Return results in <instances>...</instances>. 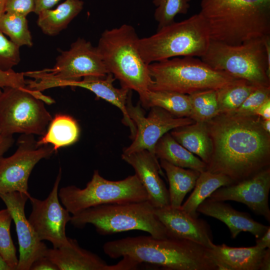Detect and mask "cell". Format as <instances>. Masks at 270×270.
<instances>
[{
	"instance_id": "cell-34",
	"label": "cell",
	"mask_w": 270,
	"mask_h": 270,
	"mask_svg": "<svg viewBox=\"0 0 270 270\" xmlns=\"http://www.w3.org/2000/svg\"><path fill=\"white\" fill-rule=\"evenodd\" d=\"M190 0H154L156 8L154 13L155 20L158 23V29L174 22L178 14H186L190 8Z\"/></svg>"
},
{
	"instance_id": "cell-5",
	"label": "cell",
	"mask_w": 270,
	"mask_h": 270,
	"mask_svg": "<svg viewBox=\"0 0 270 270\" xmlns=\"http://www.w3.org/2000/svg\"><path fill=\"white\" fill-rule=\"evenodd\" d=\"M70 222L78 228L91 224L102 236L140 230L156 238H168L164 226L154 213V208L148 200L91 207L72 215Z\"/></svg>"
},
{
	"instance_id": "cell-3",
	"label": "cell",
	"mask_w": 270,
	"mask_h": 270,
	"mask_svg": "<svg viewBox=\"0 0 270 270\" xmlns=\"http://www.w3.org/2000/svg\"><path fill=\"white\" fill-rule=\"evenodd\" d=\"M139 39L132 26L124 24L104 30L96 48L109 73L120 80L122 87L136 91L140 100L152 80L139 52Z\"/></svg>"
},
{
	"instance_id": "cell-42",
	"label": "cell",
	"mask_w": 270,
	"mask_h": 270,
	"mask_svg": "<svg viewBox=\"0 0 270 270\" xmlns=\"http://www.w3.org/2000/svg\"><path fill=\"white\" fill-rule=\"evenodd\" d=\"M254 114L263 120H270V98L266 100L256 110Z\"/></svg>"
},
{
	"instance_id": "cell-16",
	"label": "cell",
	"mask_w": 270,
	"mask_h": 270,
	"mask_svg": "<svg viewBox=\"0 0 270 270\" xmlns=\"http://www.w3.org/2000/svg\"><path fill=\"white\" fill-rule=\"evenodd\" d=\"M270 168L268 167L248 178L220 187L208 198L214 200H232L242 203L254 213L264 216L270 222Z\"/></svg>"
},
{
	"instance_id": "cell-30",
	"label": "cell",
	"mask_w": 270,
	"mask_h": 270,
	"mask_svg": "<svg viewBox=\"0 0 270 270\" xmlns=\"http://www.w3.org/2000/svg\"><path fill=\"white\" fill-rule=\"evenodd\" d=\"M257 87L246 80L238 78L217 90L219 114L234 112Z\"/></svg>"
},
{
	"instance_id": "cell-35",
	"label": "cell",
	"mask_w": 270,
	"mask_h": 270,
	"mask_svg": "<svg viewBox=\"0 0 270 270\" xmlns=\"http://www.w3.org/2000/svg\"><path fill=\"white\" fill-rule=\"evenodd\" d=\"M20 60V48L6 38L0 30V70H12Z\"/></svg>"
},
{
	"instance_id": "cell-33",
	"label": "cell",
	"mask_w": 270,
	"mask_h": 270,
	"mask_svg": "<svg viewBox=\"0 0 270 270\" xmlns=\"http://www.w3.org/2000/svg\"><path fill=\"white\" fill-rule=\"evenodd\" d=\"M12 220L7 208L0 210V255L12 270H16L18 258L10 234Z\"/></svg>"
},
{
	"instance_id": "cell-21",
	"label": "cell",
	"mask_w": 270,
	"mask_h": 270,
	"mask_svg": "<svg viewBox=\"0 0 270 270\" xmlns=\"http://www.w3.org/2000/svg\"><path fill=\"white\" fill-rule=\"evenodd\" d=\"M61 248H48L45 256L58 270H108L106 262L97 254L80 247L75 239Z\"/></svg>"
},
{
	"instance_id": "cell-36",
	"label": "cell",
	"mask_w": 270,
	"mask_h": 270,
	"mask_svg": "<svg viewBox=\"0 0 270 270\" xmlns=\"http://www.w3.org/2000/svg\"><path fill=\"white\" fill-rule=\"evenodd\" d=\"M269 98L270 86H258L234 112L244 115L254 114L256 110Z\"/></svg>"
},
{
	"instance_id": "cell-26",
	"label": "cell",
	"mask_w": 270,
	"mask_h": 270,
	"mask_svg": "<svg viewBox=\"0 0 270 270\" xmlns=\"http://www.w3.org/2000/svg\"><path fill=\"white\" fill-rule=\"evenodd\" d=\"M160 164L169 183L170 206L180 208L186 194L194 188L200 172L174 166L164 160H160Z\"/></svg>"
},
{
	"instance_id": "cell-23",
	"label": "cell",
	"mask_w": 270,
	"mask_h": 270,
	"mask_svg": "<svg viewBox=\"0 0 270 270\" xmlns=\"http://www.w3.org/2000/svg\"><path fill=\"white\" fill-rule=\"evenodd\" d=\"M180 144L207 164L212 152V143L206 122H197L173 129L170 132Z\"/></svg>"
},
{
	"instance_id": "cell-37",
	"label": "cell",
	"mask_w": 270,
	"mask_h": 270,
	"mask_svg": "<svg viewBox=\"0 0 270 270\" xmlns=\"http://www.w3.org/2000/svg\"><path fill=\"white\" fill-rule=\"evenodd\" d=\"M24 72H18L13 70H0V95L4 88L6 87L26 88V80Z\"/></svg>"
},
{
	"instance_id": "cell-11",
	"label": "cell",
	"mask_w": 270,
	"mask_h": 270,
	"mask_svg": "<svg viewBox=\"0 0 270 270\" xmlns=\"http://www.w3.org/2000/svg\"><path fill=\"white\" fill-rule=\"evenodd\" d=\"M200 13L226 30L244 32L270 22V0H201Z\"/></svg>"
},
{
	"instance_id": "cell-20",
	"label": "cell",
	"mask_w": 270,
	"mask_h": 270,
	"mask_svg": "<svg viewBox=\"0 0 270 270\" xmlns=\"http://www.w3.org/2000/svg\"><path fill=\"white\" fill-rule=\"evenodd\" d=\"M197 212L225 224L232 238H236L242 232H250L258 238L270 227L254 220L248 213L238 211L224 202L208 198L198 206Z\"/></svg>"
},
{
	"instance_id": "cell-31",
	"label": "cell",
	"mask_w": 270,
	"mask_h": 270,
	"mask_svg": "<svg viewBox=\"0 0 270 270\" xmlns=\"http://www.w3.org/2000/svg\"><path fill=\"white\" fill-rule=\"evenodd\" d=\"M0 30L19 48L30 47L33 44L26 16L14 12H4L0 15Z\"/></svg>"
},
{
	"instance_id": "cell-1",
	"label": "cell",
	"mask_w": 270,
	"mask_h": 270,
	"mask_svg": "<svg viewBox=\"0 0 270 270\" xmlns=\"http://www.w3.org/2000/svg\"><path fill=\"white\" fill-rule=\"evenodd\" d=\"M256 114H220L206 122L212 143L206 170L236 183L270 167V133Z\"/></svg>"
},
{
	"instance_id": "cell-46",
	"label": "cell",
	"mask_w": 270,
	"mask_h": 270,
	"mask_svg": "<svg viewBox=\"0 0 270 270\" xmlns=\"http://www.w3.org/2000/svg\"><path fill=\"white\" fill-rule=\"evenodd\" d=\"M0 270H12L0 255Z\"/></svg>"
},
{
	"instance_id": "cell-12",
	"label": "cell",
	"mask_w": 270,
	"mask_h": 270,
	"mask_svg": "<svg viewBox=\"0 0 270 270\" xmlns=\"http://www.w3.org/2000/svg\"><path fill=\"white\" fill-rule=\"evenodd\" d=\"M12 156L0 158V194L28 192V180L35 166L54 152L49 144L38 146L32 134H23Z\"/></svg>"
},
{
	"instance_id": "cell-24",
	"label": "cell",
	"mask_w": 270,
	"mask_h": 270,
	"mask_svg": "<svg viewBox=\"0 0 270 270\" xmlns=\"http://www.w3.org/2000/svg\"><path fill=\"white\" fill-rule=\"evenodd\" d=\"M84 4L82 0H66L54 10L40 12L37 14V24L46 35L58 34L80 13Z\"/></svg>"
},
{
	"instance_id": "cell-6",
	"label": "cell",
	"mask_w": 270,
	"mask_h": 270,
	"mask_svg": "<svg viewBox=\"0 0 270 270\" xmlns=\"http://www.w3.org/2000/svg\"><path fill=\"white\" fill-rule=\"evenodd\" d=\"M152 80L150 90L190 94L207 90H217L238 79L215 70L193 56L174 57L148 64Z\"/></svg>"
},
{
	"instance_id": "cell-45",
	"label": "cell",
	"mask_w": 270,
	"mask_h": 270,
	"mask_svg": "<svg viewBox=\"0 0 270 270\" xmlns=\"http://www.w3.org/2000/svg\"><path fill=\"white\" fill-rule=\"evenodd\" d=\"M261 124L263 128L268 132L270 133V120L262 118Z\"/></svg>"
},
{
	"instance_id": "cell-13",
	"label": "cell",
	"mask_w": 270,
	"mask_h": 270,
	"mask_svg": "<svg viewBox=\"0 0 270 270\" xmlns=\"http://www.w3.org/2000/svg\"><path fill=\"white\" fill-rule=\"evenodd\" d=\"M62 178L60 168L52 188L48 197L42 200L30 196L32 210L28 220L40 240L50 242L54 248L70 244L66 228L72 216L60 202L58 186Z\"/></svg>"
},
{
	"instance_id": "cell-15",
	"label": "cell",
	"mask_w": 270,
	"mask_h": 270,
	"mask_svg": "<svg viewBox=\"0 0 270 270\" xmlns=\"http://www.w3.org/2000/svg\"><path fill=\"white\" fill-rule=\"evenodd\" d=\"M30 196L18 192L0 194V198L10 212L16 226L19 245L16 270H30L33 262L44 256L48 248L39 239L26 216L25 206Z\"/></svg>"
},
{
	"instance_id": "cell-25",
	"label": "cell",
	"mask_w": 270,
	"mask_h": 270,
	"mask_svg": "<svg viewBox=\"0 0 270 270\" xmlns=\"http://www.w3.org/2000/svg\"><path fill=\"white\" fill-rule=\"evenodd\" d=\"M154 153L157 158L164 160L176 166L200 172L206 170L204 162L180 144L168 132L165 134L156 142Z\"/></svg>"
},
{
	"instance_id": "cell-22",
	"label": "cell",
	"mask_w": 270,
	"mask_h": 270,
	"mask_svg": "<svg viewBox=\"0 0 270 270\" xmlns=\"http://www.w3.org/2000/svg\"><path fill=\"white\" fill-rule=\"evenodd\" d=\"M210 249L218 270H260L266 249L254 246L231 247L225 244H212Z\"/></svg>"
},
{
	"instance_id": "cell-9",
	"label": "cell",
	"mask_w": 270,
	"mask_h": 270,
	"mask_svg": "<svg viewBox=\"0 0 270 270\" xmlns=\"http://www.w3.org/2000/svg\"><path fill=\"white\" fill-rule=\"evenodd\" d=\"M62 206L72 215L100 205L147 200L148 194L137 176L113 181L102 177L98 170L84 188L74 185L58 190Z\"/></svg>"
},
{
	"instance_id": "cell-4",
	"label": "cell",
	"mask_w": 270,
	"mask_h": 270,
	"mask_svg": "<svg viewBox=\"0 0 270 270\" xmlns=\"http://www.w3.org/2000/svg\"><path fill=\"white\" fill-rule=\"evenodd\" d=\"M210 41L208 26L198 13L158 29L150 36L140 38L138 50L144 62L149 64L178 56L200 58Z\"/></svg>"
},
{
	"instance_id": "cell-17",
	"label": "cell",
	"mask_w": 270,
	"mask_h": 270,
	"mask_svg": "<svg viewBox=\"0 0 270 270\" xmlns=\"http://www.w3.org/2000/svg\"><path fill=\"white\" fill-rule=\"evenodd\" d=\"M154 213L164 226L168 238L188 240L211 248L212 231L204 220L192 216L180 207L170 206L154 208Z\"/></svg>"
},
{
	"instance_id": "cell-28",
	"label": "cell",
	"mask_w": 270,
	"mask_h": 270,
	"mask_svg": "<svg viewBox=\"0 0 270 270\" xmlns=\"http://www.w3.org/2000/svg\"><path fill=\"white\" fill-rule=\"evenodd\" d=\"M234 184L228 176L208 170L201 172L197 178L194 190L180 208L194 218H198V206L221 186Z\"/></svg>"
},
{
	"instance_id": "cell-44",
	"label": "cell",
	"mask_w": 270,
	"mask_h": 270,
	"mask_svg": "<svg viewBox=\"0 0 270 270\" xmlns=\"http://www.w3.org/2000/svg\"><path fill=\"white\" fill-rule=\"evenodd\" d=\"M270 270V248L266 249V252L262 261L260 270Z\"/></svg>"
},
{
	"instance_id": "cell-32",
	"label": "cell",
	"mask_w": 270,
	"mask_h": 270,
	"mask_svg": "<svg viewBox=\"0 0 270 270\" xmlns=\"http://www.w3.org/2000/svg\"><path fill=\"white\" fill-rule=\"evenodd\" d=\"M188 95L190 102L189 118L194 121L206 122L219 114L216 90H204Z\"/></svg>"
},
{
	"instance_id": "cell-10",
	"label": "cell",
	"mask_w": 270,
	"mask_h": 270,
	"mask_svg": "<svg viewBox=\"0 0 270 270\" xmlns=\"http://www.w3.org/2000/svg\"><path fill=\"white\" fill-rule=\"evenodd\" d=\"M109 73L96 46L82 38H78L66 50L60 51L52 68L28 71L25 76L26 87L42 92L58 82L80 80L88 76H105Z\"/></svg>"
},
{
	"instance_id": "cell-14",
	"label": "cell",
	"mask_w": 270,
	"mask_h": 270,
	"mask_svg": "<svg viewBox=\"0 0 270 270\" xmlns=\"http://www.w3.org/2000/svg\"><path fill=\"white\" fill-rule=\"evenodd\" d=\"M126 108L134 122L136 132L132 143L124 150L123 154L147 150L156 156L154 149L156 142L165 134L176 128L195 122L188 117L179 118L158 107H152L147 117L138 104L134 106L129 94Z\"/></svg>"
},
{
	"instance_id": "cell-43",
	"label": "cell",
	"mask_w": 270,
	"mask_h": 270,
	"mask_svg": "<svg viewBox=\"0 0 270 270\" xmlns=\"http://www.w3.org/2000/svg\"><path fill=\"white\" fill-rule=\"evenodd\" d=\"M256 246L262 249L270 248V226L264 234L256 241Z\"/></svg>"
},
{
	"instance_id": "cell-2",
	"label": "cell",
	"mask_w": 270,
	"mask_h": 270,
	"mask_svg": "<svg viewBox=\"0 0 270 270\" xmlns=\"http://www.w3.org/2000/svg\"><path fill=\"white\" fill-rule=\"evenodd\" d=\"M110 258L120 257L134 270L142 263L170 270H217L209 248L194 242L152 236L127 237L109 241L103 246Z\"/></svg>"
},
{
	"instance_id": "cell-7",
	"label": "cell",
	"mask_w": 270,
	"mask_h": 270,
	"mask_svg": "<svg viewBox=\"0 0 270 270\" xmlns=\"http://www.w3.org/2000/svg\"><path fill=\"white\" fill-rule=\"evenodd\" d=\"M200 59L213 68L257 86H270V63L264 38L232 45L212 40Z\"/></svg>"
},
{
	"instance_id": "cell-19",
	"label": "cell",
	"mask_w": 270,
	"mask_h": 270,
	"mask_svg": "<svg viewBox=\"0 0 270 270\" xmlns=\"http://www.w3.org/2000/svg\"><path fill=\"white\" fill-rule=\"evenodd\" d=\"M116 79L108 73L105 76H88L78 80L58 82L52 84L50 88L56 87L77 86L87 89L120 109L123 114V123L130 128L131 138L133 139L136 127L130 118L126 108L127 100L130 90L122 87L115 88L113 82Z\"/></svg>"
},
{
	"instance_id": "cell-27",
	"label": "cell",
	"mask_w": 270,
	"mask_h": 270,
	"mask_svg": "<svg viewBox=\"0 0 270 270\" xmlns=\"http://www.w3.org/2000/svg\"><path fill=\"white\" fill-rule=\"evenodd\" d=\"M80 128L71 116L56 114L52 118L46 133L37 141L38 146L50 144L54 151L76 142L79 137Z\"/></svg>"
},
{
	"instance_id": "cell-40",
	"label": "cell",
	"mask_w": 270,
	"mask_h": 270,
	"mask_svg": "<svg viewBox=\"0 0 270 270\" xmlns=\"http://www.w3.org/2000/svg\"><path fill=\"white\" fill-rule=\"evenodd\" d=\"M14 139L12 136L4 135L0 134V158L12 146Z\"/></svg>"
},
{
	"instance_id": "cell-29",
	"label": "cell",
	"mask_w": 270,
	"mask_h": 270,
	"mask_svg": "<svg viewBox=\"0 0 270 270\" xmlns=\"http://www.w3.org/2000/svg\"><path fill=\"white\" fill-rule=\"evenodd\" d=\"M140 100L146 108H160L179 118L190 116V102L188 94L166 90H149Z\"/></svg>"
},
{
	"instance_id": "cell-38",
	"label": "cell",
	"mask_w": 270,
	"mask_h": 270,
	"mask_svg": "<svg viewBox=\"0 0 270 270\" xmlns=\"http://www.w3.org/2000/svg\"><path fill=\"white\" fill-rule=\"evenodd\" d=\"M35 10L34 0H6L5 12H14L26 16Z\"/></svg>"
},
{
	"instance_id": "cell-47",
	"label": "cell",
	"mask_w": 270,
	"mask_h": 270,
	"mask_svg": "<svg viewBox=\"0 0 270 270\" xmlns=\"http://www.w3.org/2000/svg\"><path fill=\"white\" fill-rule=\"evenodd\" d=\"M6 0H0V15L5 12V6Z\"/></svg>"
},
{
	"instance_id": "cell-39",
	"label": "cell",
	"mask_w": 270,
	"mask_h": 270,
	"mask_svg": "<svg viewBox=\"0 0 270 270\" xmlns=\"http://www.w3.org/2000/svg\"><path fill=\"white\" fill-rule=\"evenodd\" d=\"M30 270H58V268L52 261L44 256L34 261Z\"/></svg>"
},
{
	"instance_id": "cell-18",
	"label": "cell",
	"mask_w": 270,
	"mask_h": 270,
	"mask_svg": "<svg viewBox=\"0 0 270 270\" xmlns=\"http://www.w3.org/2000/svg\"><path fill=\"white\" fill-rule=\"evenodd\" d=\"M122 158L134 170L148 194V200L155 209L170 206L168 191L160 177V174H164L156 156L147 150H142L122 154Z\"/></svg>"
},
{
	"instance_id": "cell-41",
	"label": "cell",
	"mask_w": 270,
	"mask_h": 270,
	"mask_svg": "<svg viewBox=\"0 0 270 270\" xmlns=\"http://www.w3.org/2000/svg\"><path fill=\"white\" fill-rule=\"evenodd\" d=\"M60 0H34V13L38 14L42 10L50 9L58 3Z\"/></svg>"
},
{
	"instance_id": "cell-8",
	"label": "cell",
	"mask_w": 270,
	"mask_h": 270,
	"mask_svg": "<svg viewBox=\"0 0 270 270\" xmlns=\"http://www.w3.org/2000/svg\"><path fill=\"white\" fill-rule=\"evenodd\" d=\"M54 102L41 92L6 87L0 95V134L43 136L52 116L44 103Z\"/></svg>"
}]
</instances>
